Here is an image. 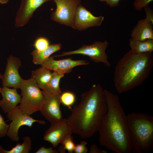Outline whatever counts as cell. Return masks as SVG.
Returning <instances> with one entry per match:
<instances>
[{
	"label": "cell",
	"mask_w": 153,
	"mask_h": 153,
	"mask_svg": "<svg viewBox=\"0 0 153 153\" xmlns=\"http://www.w3.org/2000/svg\"><path fill=\"white\" fill-rule=\"evenodd\" d=\"M146 14V18L153 24V10L150 7L149 5L144 8Z\"/></svg>",
	"instance_id": "83f0119b"
},
{
	"label": "cell",
	"mask_w": 153,
	"mask_h": 153,
	"mask_svg": "<svg viewBox=\"0 0 153 153\" xmlns=\"http://www.w3.org/2000/svg\"><path fill=\"white\" fill-rule=\"evenodd\" d=\"M107 151L99 148L95 144H92L90 147L89 153H107Z\"/></svg>",
	"instance_id": "f546056e"
},
{
	"label": "cell",
	"mask_w": 153,
	"mask_h": 153,
	"mask_svg": "<svg viewBox=\"0 0 153 153\" xmlns=\"http://www.w3.org/2000/svg\"><path fill=\"white\" fill-rule=\"evenodd\" d=\"M109 44L106 40L104 41H96L91 44L83 45L76 50L63 52L61 54L54 56L61 57L73 54H82L88 56L91 60L95 63H101L109 67L111 64L105 52Z\"/></svg>",
	"instance_id": "8992f818"
},
{
	"label": "cell",
	"mask_w": 153,
	"mask_h": 153,
	"mask_svg": "<svg viewBox=\"0 0 153 153\" xmlns=\"http://www.w3.org/2000/svg\"><path fill=\"white\" fill-rule=\"evenodd\" d=\"M153 66L152 52L138 54L130 50L115 67L114 81L117 92L124 93L141 85L149 76Z\"/></svg>",
	"instance_id": "3957f363"
},
{
	"label": "cell",
	"mask_w": 153,
	"mask_h": 153,
	"mask_svg": "<svg viewBox=\"0 0 153 153\" xmlns=\"http://www.w3.org/2000/svg\"><path fill=\"white\" fill-rule=\"evenodd\" d=\"M120 0H107L106 4L111 8L114 7L118 5Z\"/></svg>",
	"instance_id": "4dcf8cb0"
},
{
	"label": "cell",
	"mask_w": 153,
	"mask_h": 153,
	"mask_svg": "<svg viewBox=\"0 0 153 153\" xmlns=\"http://www.w3.org/2000/svg\"><path fill=\"white\" fill-rule=\"evenodd\" d=\"M52 74L50 70L41 67L32 71L31 76L34 79L39 88L42 90L50 79Z\"/></svg>",
	"instance_id": "d6986e66"
},
{
	"label": "cell",
	"mask_w": 153,
	"mask_h": 153,
	"mask_svg": "<svg viewBox=\"0 0 153 153\" xmlns=\"http://www.w3.org/2000/svg\"><path fill=\"white\" fill-rule=\"evenodd\" d=\"M98 0L101 1L103 2H106L107 0Z\"/></svg>",
	"instance_id": "836d02e7"
},
{
	"label": "cell",
	"mask_w": 153,
	"mask_h": 153,
	"mask_svg": "<svg viewBox=\"0 0 153 153\" xmlns=\"http://www.w3.org/2000/svg\"><path fill=\"white\" fill-rule=\"evenodd\" d=\"M75 97L73 93L69 92H65L61 94L60 101L65 106L71 109V106L75 103Z\"/></svg>",
	"instance_id": "603a6c76"
},
{
	"label": "cell",
	"mask_w": 153,
	"mask_h": 153,
	"mask_svg": "<svg viewBox=\"0 0 153 153\" xmlns=\"http://www.w3.org/2000/svg\"><path fill=\"white\" fill-rule=\"evenodd\" d=\"M22 97L19 106L24 114L30 115L40 111L44 101V96L35 80L32 77L23 79L20 88Z\"/></svg>",
	"instance_id": "5b68a950"
},
{
	"label": "cell",
	"mask_w": 153,
	"mask_h": 153,
	"mask_svg": "<svg viewBox=\"0 0 153 153\" xmlns=\"http://www.w3.org/2000/svg\"><path fill=\"white\" fill-rule=\"evenodd\" d=\"M61 47V43L54 44L50 45L42 51L34 50L31 53L33 62L35 65H41L52 54L60 50Z\"/></svg>",
	"instance_id": "e0dca14e"
},
{
	"label": "cell",
	"mask_w": 153,
	"mask_h": 153,
	"mask_svg": "<svg viewBox=\"0 0 153 153\" xmlns=\"http://www.w3.org/2000/svg\"><path fill=\"white\" fill-rule=\"evenodd\" d=\"M24 141L22 144L18 143L9 150H5L0 145V153H29L32 148V141L29 137L26 136L23 138Z\"/></svg>",
	"instance_id": "44dd1931"
},
{
	"label": "cell",
	"mask_w": 153,
	"mask_h": 153,
	"mask_svg": "<svg viewBox=\"0 0 153 153\" xmlns=\"http://www.w3.org/2000/svg\"><path fill=\"white\" fill-rule=\"evenodd\" d=\"M153 0H135L133 5L137 11H141L144 7L149 5Z\"/></svg>",
	"instance_id": "484cf974"
},
{
	"label": "cell",
	"mask_w": 153,
	"mask_h": 153,
	"mask_svg": "<svg viewBox=\"0 0 153 153\" xmlns=\"http://www.w3.org/2000/svg\"><path fill=\"white\" fill-rule=\"evenodd\" d=\"M107 112L98 130L100 145L116 153H131L132 146L127 116L118 96L104 90Z\"/></svg>",
	"instance_id": "7a4b0ae2"
},
{
	"label": "cell",
	"mask_w": 153,
	"mask_h": 153,
	"mask_svg": "<svg viewBox=\"0 0 153 153\" xmlns=\"http://www.w3.org/2000/svg\"><path fill=\"white\" fill-rule=\"evenodd\" d=\"M73 133L72 129L67 118H63L61 121L51 123L49 128L45 131L43 139L51 143L55 148Z\"/></svg>",
	"instance_id": "7c38bea8"
},
{
	"label": "cell",
	"mask_w": 153,
	"mask_h": 153,
	"mask_svg": "<svg viewBox=\"0 0 153 153\" xmlns=\"http://www.w3.org/2000/svg\"><path fill=\"white\" fill-rule=\"evenodd\" d=\"M104 17L102 16H94L81 4L76 9L73 22L71 27L82 31L90 27H98L102 23Z\"/></svg>",
	"instance_id": "9c48e42d"
},
{
	"label": "cell",
	"mask_w": 153,
	"mask_h": 153,
	"mask_svg": "<svg viewBox=\"0 0 153 153\" xmlns=\"http://www.w3.org/2000/svg\"><path fill=\"white\" fill-rule=\"evenodd\" d=\"M2 75L1 73H0V79L2 77ZM1 88L0 87V93L1 92Z\"/></svg>",
	"instance_id": "d6a6232c"
},
{
	"label": "cell",
	"mask_w": 153,
	"mask_h": 153,
	"mask_svg": "<svg viewBox=\"0 0 153 153\" xmlns=\"http://www.w3.org/2000/svg\"><path fill=\"white\" fill-rule=\"evenodd\" d=\"M22 64L18 58L11 55L7 59V63L5 72L2 75L3 86L20 88L24 79L20 76L18 70Z\"/></svg>",
	"instance_id": "8fae6325"
},
{
	"label": "cell",
	"mask_w": 153,
	"mask_h": 153,
	"mask_svg": "<svg viewBox=\"0 0 153 153\" xmlns=\"http://www.w3.org/2000/svg\"><path fill=\"white\" fill-rule=\"evenodd\" d=\"M61 143V145L59 147L58 150L59 152L65 153V150L70 153L74 152L75 144L73 141L72 135L67 136Z\"/></svg>",
	"instance_id": "7402d4cb"
},
{
	"label": "cell",
	"mask_w": 153,
	"mask_h": 153,
	"mask_svg": "<svg viewBox=\"0 0 153 153\" xmlns=\"http://www.w3.org/2000/svg\"><path fill=\"white\" fill-rule=\"evenodd\" d=\"M7 117L12 121L9 125L7 135L14 142H18L19 140L18 131L21 126L25 125L31 127L35 122L42 124H45L44 121L35 119L30 115L23 113L18 105L12 111L7 113Z\"/></svg>",
	"instance_id": "ba28073f"
},
{
	"label": "cell",
	"mask_w": 153,
	"mask_h": 153,
	"mask_svg": "<svg viewBox=\"0 0 153 153\" xmlns=\"http://www.w3.org/2000/svg\"><path fill=\"white\" fill-rule=\"evenodd\" d=\"M153 24L146 18L139 20L131 30V38L140 41L153 39Z\"/></svg>",
	"instance_id": "2e32d148"
},
{
	"label": "cell",
	"mask_w": 153,
	"mask_h": 153,
	"mask_svg": "<svg viewBox=\"0 0 153 153\" xmlns=\"http://www.w3.org/2000/svg\"><path fill=\"white\" fill-rule=\"evenodd\" d=\"M64 75L59 74L54 71L52 73L51 78L42 90V92L44 95L58 93H61L59 86L61 78Z\"/></svg>",
	"instance_id": "ffe728a7"
},
{
	"label": "cell",
	"mask_w": 153,
	"mask_h": 153,
	"mask_svg": "<svg viewBox=\"0 0 153 153\" xmlns=\"http://www.w3.org/2000/svg\"><path fill=\"white\" fill-rule=\"evenodd\" d=\"M54 56H49L41 65L50 71L62 75L71 73L75 67L80 65H87L88 62L84 60H73L71 58L59 60L54 59Z\"/></svg>",
	"instance_id": "4fadbf2b"
},
{
	"label": "cell",
	"mask_w": 153,
	"mask_h": 153,
	"mask_svg": "<svg viewBox=\"0 0 153 153\" xmlns=\"http://www.w3.org/2000/svg\"><path fill=\"white\" fill-rule=\"evenodd\" d=\"M59 152L55 149H52V148H46L44 146L40 147L35 152L36 153H58Z\"/></svg>",
	"instance_id": "f1b7e54d"
},
{
	"label": "cell",
	"mask_w": 153,
	"mask_h": 153,
	"mask_svg": "<svg viewBox=\"0 0 153 153\" xmlns=\"http://www.w3.org/2000/svg\"><path fill=\"white\" fill-rule=\"evenodd\" d=\"M71 109L67 119L73 133L83 139L92 136L98 131L107 112L104 90L100 84L93 85L82 94L79 104Z\"/></svg>",
	"instance_id": "6da1fadb"
},
{
	"label": "cell",
	"mask_w": 153,
	"mask_h": 153,
	"mask_svg": "<svg viewBox=\"0 0 153 153\" xmlns=\"http://www.w3.org/2000/svg\"><path fill=\"white\" fill-rule=\"evenodd\" d=\"M61 93L44 95V101L40 111L51 124L61 121L63 119L60 106Z\"/></svg>",
	"instance_id": "30bf717a"
},
{
	"label": "cell",
	"mask_w": 153,
	"mask_h": 153,
	"mask_svg": "<svg viewBox=\"0 0 153 153\" xmlns=\"http://www.w3.org/2000/svg\"><path fill=\"white\" fill-rule=\"evenodd\" d=\"M0 93L2 99L0 100V107L5 113L12 111L20 102L21 95L18 93L16 88L3 86Z\"/></svg>",
	"instance_id": "9a60e30c"
},
{
	"label": "cell",
	"mask_w": 153,
	"mask_h": 153,
	"mask_svg": "<svg viewBox=\"0 0 153 153\" xmlns=\"http://www.w3.org/2000/svg\"><path fill=\"white\" fill-rule=\"evenodd\" d=\"M8 128L9 125L6 123L4 118L0 114V138L7 135Z\"/></svg>",
	"instance_id": "d4e9b609"
},
{
	"label": "cell",
	"mask_w": 153,
	"mask_h": 153,
	"mask_svg": "<svg viewBox=\"0 0 153 153\" xmlns=\"http://www.w3.org/2000/svg\"><path fill=\"white\" fill-rule=\"evenodd\" d=\"M87 142L82 141L80 143L75 145L74 152L75 153H86L88 150L86 146Z\"/></svg>",
	"instance_id": "4316f807"
},
{
	"label": "cell",
	"mask_w": 153,
	"mask_h": 153,
	"mask_svg": "<svg viewBox=\"0 0 153 153\" xmlns=\"http://www.w3.org/2000/svg\"><path fill=\"white\" fill-rule=\"evenodd\" d=\"M127 118L134 153H147L153 148V116L133 112Z\"/></svg>",
	"instance_id": "277c9868"
},
{
	"label": "cell",
	"mask_w": 153,
	"mask_h": 153,
	"mask_svg": "<svg viewBox=\"0 0 153 153\" xmlns=\"http://www.w3.org/2000/svg\"><path fill=\"white\" fill-rule=\"evenodd\" d=\"M49 45L48 40L43 37H40L37 39L34 44L35 49L38 51H42L45 49Z\"/></svg>",
	"instance_id": "cb8c5ba5"
},
{
	"label": "cell",
	"mask_w": 153,
	"mask_h": 153,
	"mask_svg": "<svg viewBox=\"0 0 153 153\" xmlns=\"http://www.w3.org/2000/svg\"><path fill=\"white\" fill-rule=\"evenodd\" d=\"M8 0H0V3L3 4L7 3Z\"/></svg>",
	"instance_id": "1f68e13d"
},
{
	"label": "cell",
	"mask_w": 153,
	"mask_h": 153,
	"mask_svg": "<svg viewBox=\"0 0 153 153\" xmlns=\"http://www.w3.org/2000/svg\"><path fill=\"white\" fill-rule=\"evenodd\" d=\"M56 8L50 15L53 21L71 27L76 9L81 0H53Z\"/></svg>",
	"instance_id": "52a82bcc"
},
{
	"label": "cell",
	"mask_w": 153,
	"mask_h": 153,
	"mask_svg": "<svg viewBox=\"0 0 153 153\" xmlns=\"http://www.w3.org/2000/svg\"><path fill=\"white\" fill-rule=\"evenodd\" d=\"M52 0H22L15 19V26L22 27L32 17L35 11L44 3Z\"/></svg>",
	"instance_id": "5bb4252c"
},
{
	"label": "cell",
	"mask_w": 153,
	"mask_h": 153,
	"mask_svg": "<svg viewBox=\"0 0 153 153\" xmlns=\"http://www.w3.org/2000/svg\"><path fill=\"white\" fill-rule=\"evenodd\" d=\"M129 45L130 50L137 54L152 52L153 51V39H148L144 41H140L131 38L129 40Z\"/></svg>",
	"instance_id": "ac0fdd59"
}]
</instances>
